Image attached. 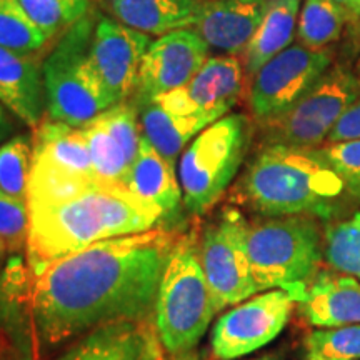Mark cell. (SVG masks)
<instances>
[{"label": "cell", "mask_w": 360, "mask_h": 360, "mask_svg": "<svg viewBox=\"0 0 360 360\" xmlns=\"http://www.w3.org/2000/svg\"><path fill=\"white\" fill-rule=\"evenodd\" d=\"M174 229L114 237L47 265L30 277L29 305L44 347L119 321L154 317Z\"/></svg>", "instance_id": "obj_1"}, {"label": "cell", "mask_w": 360, "mask_h": 360, "mask_svg": "<svg viewBox=\"0 0 360 360\" xmlns=\"http://www.w3.org/2000/svg\"><path fill=\"white\" fill-rule=\"evenodd\" d=\"M30 277L56 260L107 238L152 231L164 224L159 207L120 184L70 177L32 165L27 192Z\"/></svg>", "instance_id": "obj_2"}, {"label": "cell", "mask_w": 360, "mask_h": 360, "mask_svg": "<svg viewBox=\"0 0 360 360\" xmlns=\"http://www.w3.org/2000/svg\"><path fill=\"white\" fill-rule=\"evenodd\" d=\"M236 197L262 217L312 215L327 222L349 195L322 148L264 146L238 180Z\"/></svg>", "instance_id": "obj_3"}, {"label": "cell", "mask_w": 360, "mask_h": 360, "mask_svg": "<svg viewBox=\"0 0 360 360\" xmlns=\"http://www.w3.org/2000/svg\"><path fill=\"white\" fill-rule=\"evenodd\" d=\"M312 215H282L252 220L247 252L259 292L289 290L299 300L323 264V231Z\"/></svg>", "instance_id": "obj_4"}, {"label": "cell", "mask_w": 360, "mask_h": 360, "mask_svg": "<svg viewBox=\"0 0 360 360\" xmlns=\"http://www.w3.org/2000/svg\"><path fill=\"white\" fill-rule=\"evenodd\" d=\"M217 314L199 259V236L195 231L180 233L170 250L154 310L165 354L195 349Z\"/></svg>", "instance_id": "obj_5"}, {"label": "cell", "mask_w": 360, "mask_h": 360, "mask_svg": "<svg viewBox=\"0 0 360 360\" xmlns=\"http://www.w3.org/2000/svg\"><path fill=\"white\" fill-rule=\"evenodd\" d=\"M97 17L85 19L57 39L44 58L49 119L84 127L115 103L98 79L90 57Z\"/></svg>", "instance_id": "obj_6"}, {"label": "cell", "mask_w": 360, "mask_h": 360, "mask_svg": "<svg viewBox=\"0 0 360 360\" xmlns=\"http://www.w3.org/2000/svg\"><path fill=\"white\" fill-rule=\"evenodd\" d=\"M252 122L227 114L202 130L179 157L177 177L184 207L193 215L209 212L231 187L250 147Z\"/></svg>", "instance_id": "obj_7"}, {"label": "cell", "mask_w": 360, "mask_h": 360, "mask_svg": "<svg viewBox=\"0 0 360 360\" xmlns=\"http://www.w3.org/2000/svg\"><path fill=\"white\" fill-rule=\"evenodd\" d=\"M359 96L360 77L330 67L289 110L262 125L265 146L317 148Z\"/></svg>", "instance_id": "obj_8"}, {"label": "cell", "mask_w": 360, "mask_h": 360, "mask_svg": "<svg viewBox=\"0 0 360 360\" xmlns=\"http://www.w3.org/2000/svg\"><path fill=\"white\" fill-rule=\"evenodd\" d=\"M247 227L249 220L227 207L199 236V259L217 312L259 294L247 252Z\"/></svg>", "instance_id": "obj_9"}, {"label": "cell", "mask_w": 360, "mask_h": 360, "mask_svg": "<svg viewBox=\"0 0 360 360\" xmlns=\"http://www.w3.org/2000/svg\"><path fill=\"white\" fill-rule=\"evenodd\" d=\"M297 299L289 290L270 289L233 305L212 330V357L236 360L276 340L290 321Z\"/></svg>", "instance_id": "obj_10"}, {"label": "cell", "mask_w": 360, "mask_h": 360, "mask_svg": "<svg viewBox=\"0 0 360 360\" xmlns=\"http://www.w3.org/2000/svg\"><path fill=\"white\" fill-rule=\"evenodd\" d=\"M327 51H310L297 44L272 57L252 77L249 105L260 125L289 110L330 69Z\"/></svg>", "instance_id": "obj_11"}, {"label": "cell", "mask_w": 360, "mask_h": 360, "mask_svg": "<svg viewBox=\"0 0 360 360\" xmlns=\"http://www.w3.org/2000/svg\"><path fill=\"white\" fill-rule=\"evenodd\" d=\"M245 87V70L236 56L207 58L186 85L152 98L165 110L177 115L204 114L222 119L240 101Z\"/></svg>", "instance_id": "obj_12"}, {"label": "cell", "mask_w": 360, "mask_h": 360, "mask_svg": "<svg viewBox=\"0 0 360 360\" xmlns=\"http://www.w3.org/2000/svg\"><path fill=\"white\" fill-rule=\"evenodd\" d=\"M150 44V35L130 29L110 15L97 17L90 57L115 105L130 101L135 94L143 56Z\"/></svg>", "instance_id": "obj_13"}, {"label": "cell", "mask_w": 360, "mask_h": 360, "mask_svg": "<svg viewBox=\"0 0 360 360\" xmlns=\"http://www.w3.org/2000/svg\"><path fill=\"white\" fill-rule=\"evenodd\" d=\"M80 129L87 141L96 177L124 186L142 142L137 103H117Z\"/></svg>", "instance_id": "obj_14"}, {"label": "cell", "mask_w": 360, "mask_h": 360, "mask_svg": "<svg viewBox=\"0 0 360 360\" xmlns=\"http://www.w3.org/2000/svg\"><path fill=\"white\" fill-rule=\"evenodd\" d=\"M209 58V45L192 29L165 34L148 45L139 74L135 102L152 101L191 80Z\"/></svg>", "instance_id": "obj_15"}, {"label": "cell", "mask_w": 360, "mask_h": 360, "mask_svg": "<svg viewBox=\"0 0 360 360\" xmlns=\"http://www.w3.org/2000/svg\"><path fill=\"white\" fill-rule=\"evenodd\" d=\"M53 360H165V350L150 317L94 328Z\"/></svg>", "instance_id": "obj_16"}, {"label": "cell", "mask_w": 360, "mask_h": 360, "mask_svg": "<svg viewBox=\"0 0 360 360\" xmlns=\"http://www.w3.org/2000/svg\"><path fill=\"white\" fill-rule=\"evenodd\" d=\"M270 0H202L193 32L224 56H242L257 32Z\"/></svg>", "instance_id": "obj_17"}, {"label": "cell", "mask_w": 360, "mask_h": 360, "mask_svg": "<svg viewBox=\"0 0 360 360\" xmlns=\"http://www.w3.org/2000/svg\"><path fill=\"white\" fill-rule=\"evenodd\" d=\"M297 309L315 328L360 323V281L334 269H321L300 294Z\"/></svg>", "instance_id": "obj_18"}, {"label": "cell", "mask_w": 360, "mask_h": 360, "mask_svg": "<svg viewBox=\"0 0 360 360\" xmlns=\"http://www.w3.org/2000/svg\"><path fill=\"white\" fill-rule=\"evenodd\" d=\"M0 103L32 130L42 122L47 97L40 52L20 53L0 47Z\"/></svg>", "instance_id": "obj_19"}, {"label": "cell", "mask_w": 360, "mask_h": 360, "mask_svg": "<svg viewBox=\"0 0 360 360\" xmlns=\"http://www.w3.org/2000/svg\"><path fill=\"white\" fill-rule=\"evenodd\" d=\"M32 143V165L70 177H96L87 141L80 127L44 119L34 129Z\"/></svg>", "instance_id": "obj_20"}, {"label": "cell", "mask_w": 360, "mask_h": 360, "mask_svg": "<svg viewBox=\"0 0 360 360\" xmlns=\"http://www.w3.org/2000/svg\"><path fill=\"white\" fill-rule=\"evenodd\" d=\"M124 186L137 197L159 207L164 214V229H169L167 222L177 217L184 205L174 164L165 160L143 137Z\"/></svg>", "instance_id": "obj_21"}, {"label": "cell", "mask_w": 360, "mask_h": 360, "mask_svg": "<svg viewBox=\"0 0 360 360\" xmlns=\"http://www.w3.org/2000/svg\"><path fill=\"white\" fill-rule=\"evenodd\" d=\"M202 0H107V12L120 24L150 37L192 29Z\"/></svg>", "instance_id": "obj_22"}, {"label": "cell", "mask_w": 360, "mask_h": 360, "mask_svg": "<svg viewBox=\"0 0 360 360\" xmlns=\"http://www.w3.org/2000/svg\"><path fill=\"white\" fill-rule=\"evenodd\" d=\"M135 103L139 107L142 137L170 164H175L179 155L186 150V147L202 130L217 122L214 117L204 114H172L155 101Z\"/></svg>", "instance_id": "obj_23"}, {"label": "cell", "mask_w": 360, "mask_h": 360, "mask_svg": "<svg viewBox=\"0 0 360 360\" xmlns=\"http://www.w3.org/2000/svg\"><path fill=\"white\" fill-rule=\"evenodd\" d=\"M302 0H270L257 32L242 53L245 77L252 79L272 57L290 47Z\"/></svg>", "instance_id": "obj_24"}, {"label": "cell", "mask_w": 360, "mask_h": 360, "mask_svg": "<svg viewBox=\"0 0 360 360\" xmlns=\"http://www.w3.org/2000/svg\"><path fill=\"white\" fill-rule=\"evenodd\" d=\"M347 13L330 0H305L297 22L299 44L310 51H326L339 40Z\"/></svg>", "instance_id": "obj_25"}, {"label": "cell", "mask_w": 360, "mask_h": 360, "mask_svg": "<svg viewBox=\"0 0 360 360\" xmlns=\"http://www.w3.org/2000/svg\"><path fill=\"white\" fill-rule=\"evenodd\" d=\"M323 262L328 269L360 281V212L326 225Z\"/></svg>", "instance_id": "obj_26"}, {"label": "cell", "mask_w": 360, "mask_h": 360, "mask_svg": "<svg viewBox=\"0 0 360 360\" xmlns=\"http://www.w3.org/2000/svg\"><path fill=\"white\" fill-rule=\"evenodd\" d=\"M32 160L34 143L30 135H13L0 146V188L20 202H27Z\"/></svg>", "instance_id": "obj_27"}, {"label": "cell", "mask_w": 360, "mask_h": 360, "mask_svg": "<svg viewBox=\"0 0 360 360\" xmlns=\"http://www.w3.org/2000/svg\"><path fill=\"white\" fill-rule=\"evenodd\" d=\"M30 20L49 39L62 37L90 13V0H19Z\"/></svg>", "instance_id": "obj_28"}, {"label": "cell", "mask_w": 360, "mask_h": 360, "mask_svg": "<svg viewBox=\"0 0 360 360\" xmlns=\"http://www.w3.org/2000/svg\"><path fill=\"white\" fill-rule=\"evenodd\" d=\"M49 39L30 20L19 0H0V47L20 53L40 52Z\"/></svg>", "instance_id": "obj_29"}, {"label": "cell", "mask_w": 360, "mask_h": 360, "mask_svg": "<svg viewBox=\"0 0 360 360\" xmlns=\"http://www.w3.org/2000/svg\"><path fill=\"white\" fill-rule=\"evenodd\" d=\"M307 357L321 360H360V323L315 328L305 339Z\"/></svg>", "instance_id": "obj_30"}, {"label": "cell", "mask_w": 360, "mask_h": 360, "mask_svg": "<svg viewBox=\"0 0 360 360\" xmlns=\"http://www.w3.org/2000/svg\"><path fill=\"white\" fill-rule=\"evenodd\" d=\"M29 236V209L27 202H20L0 188V238L7 250L17 254L27 245Z\"/></svg>", "instance_id": "obj_31"}, {"label": "cell", "mask_w": 360, "mask_h": 360, "mask_svg": "<svg viewBox=\"0 0 360 360\" xmlns=\"http://www.w3.org/2000/svg\"><path fill=\"white\" fill-rule=\"evenodd\" d=\"M322 152L344 182L349 199L360 200V139L327 143V147H322Z\"/></svg>", "instance_id": "obj_32"}, {"label": "cell", "mask_w": 360, "mask_h": 360, "mask_svg": "<svg viewBox=\"0 0 360 360\" xmlns=\"http://www.w3.org/2000/svg\"><path fill=\"white\" fill-rule=\"evenodd\" d=\"M360 139V96L345 109L334 129L328 134L326 143H339Z\"/></svg>", "instance_id": "obj_33"}, {"label": "cell", "mask_w": 360, "mask_h": 360, "mask_svg": "<svg viewBox=\"0 0 360 360\" xmlns=\"http://www.w3.org/2000/svg\"><path fill=\"white\" fill-rule=\"evenodd\" d=\"M24 339L13 335L0 322V360H30V347L24 344Z\"/></svg>", "instance_id": "obj_34"}, {"label": "cell", "mask_w": 360, "mask_h": 360, "mask_svg": "<svg viewBox=\"0 0 360 360\" xmlns=\"http://www.w3.org/2000/svg\"><path fill=\"white\" fill-rule=\"evenodd\" d=\"M13 130H15V124H13L11 112L0 103V146L11 139Z\"/></svg>", "instance_id": "obj_35"}, {"label": "cell", "mask_w": 360, "mask_h": 360, "mask_svg": "<svg viewBox=\"0 0 360 360\" xmlns=\"http://www.w3.org/2000/svg\"><path fill=\"white\" fill-rule=\"evenodd\" d=\"M165 360H200V355L195 349L188 350V352H182V354H174V355H167Z\"/></svg>", "instance_id": "obj_36"}, {"label": "cell", "mask_w": 360, "mask_h": 360, "mask_svg": "<svg viewBox=\"0 0 360 360\" xmlns=\"http://www.w3.org/2000/svg\"><path fill=\"white\" fill-rule=\"evenodd\" d=\"M249 360H285V354H283L282 350H272V352L257 355V357Z\"/></svg>", "instance_id": "obj_37"}, {"label": "cell", "mask_w": 360, "mask_h": 360, "mask_svg": "<svg viewBox=\"0 0 360 360\" xmlns=\"http://www.w3.org/2000/svg\"><path fill=\"white\" fill-rule=\"evenodd\" d=\"M330 2L337 4V6L344 8L345 13H349V11H350V8H352V6H354V2H355V0H330Z\"/></svg>", "instance_id": "obj_38"}, {"label": "cell", "mask_w": 360, "mask_h": 360, "mask_svg": "<svg viewBox=\"0 0 360 360\" xmlns=\"http://www.w3.org/2000/svg\"><path fill=\"white\" fill-rule=\"evenodd\" d=\"M347 15H352V17H360V0H355L352 8H350Z\"/></svg>", "instance_id": "obj_39"}, {"label": "cell", "mask_w": 360, "mask_h": 360, "mask_svg": "<svg viewBox=\"0 0 360 360\" xmlns=\"http://www.w3.org/2000/svg\"><path fill=\"white\" fill-rule=\"evenodd\" d=\"M7 245L4 244V240L2 238H0V264H2V260H4V257H6V254H7Z\"/></svg>", "instance_id": "obj_40"}, {"label": "cell", "mask_w": 360, "mask_h": 360, "mask_svg": "<svg viewBox=\"0 0 360 360\" xmlns=\"http://www.w3.org/2000/svg\"><path fill=\"white\" fill-rule=\"evenodd\" d=\"M307 360H321V359H312V357H307Z\"/></svg>", "instance_id": "obj_41"}]
</instances>
